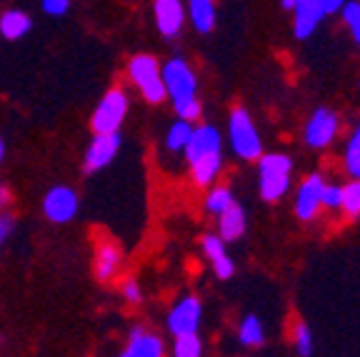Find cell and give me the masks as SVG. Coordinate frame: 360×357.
<instances>
[{
	"instance_id": "1",
	"label": "cell",
	"mask_w": 360,
	"mask_h": 357,
	"mask_svg": "<svg viewBox=\"0 0 360 357\" xmlns=\"http://www.w3.org/2000/svg\"><path fill=\"white\" fill-rule=\"evenodd\" d=\"M163 67L165 95L173 103V110L183 120L198 123L202 117V103L198 95V75L193 73L191 63L186 58H170Z\"/></svg>"
},
{
	"instance_id": "2",
	"label": "cell",
	"mask_w": 360,
	"mask_h": 357,
	"mask_svg": "<svg viewBox=\"0 0 360 357\" xmlns=\"http://www.w3.org/2000/svg\"><path fill=\"white\" fill-rule=\"evenodd\" d=\"M163 63L158 60L150 53H138L128 60L125 65V75H128L130 85L138 90L143 100L148 105H160L165 103V83H163Z\"/></svg>"
},
{
	"instance_id": "3",
	"label": "cell",
	"mask_w": 360,
	"mask_h": 357,
	"mask_svg": "<svg viewBox=\"0 0 360 357\" xmlns=\"http://www.w3.org/2000/svg\"><path fill=\"white\" fill-rule=\"evenodd\" d=\"M258 188L265 202H278L290 188L292 160L283 152H265L258 160Z\"/></svg>"
},
{
	"instance_id": "4",
	"label": "cell",
	"mask_w": 360,
	"mask_h": 357,
	"mask_svg": "<svg viewBox=\"0 0 360 357\" xmlns=\"http://www.w3.org/2000/svg\"><path fill=\"white\" fill-rule=\"evenodd\" d=\"M130 112V95L123 85H112L103 93L98 105L90 112L93 133H120L125 117Z\"/></svg>"
},
{
	"instance_id": "5",
	"label": "cell",
	"mask_w": 360,
	"mask_h": 357,
	"mask_svg": "<svg viewBox=\"0 0 360 357\" xmlns=\"http://www.w3.org/2000/svg\"><path fill=\"white\" fill-rule=\"evenodd\" d=\"M228 140L231 148L240 160L255 162L263 155V140L255 128L253 117L245 108H233L231 117H228Z\"/></svg>"
},
{
	"instance_id": "6",
	"label": "cell",
	"mask_w": 360,
	"mask_h": 357,
	"mask_svg": "<svg viewBox=\"0 0 360 357\" xmlns=\"http://www.w3.org/2000/svg\"><path fill=\"white\" fill-rule=\"evenodd\" d=\"M93 275L98 283L108 285L112 280H118L125 268V250L115 238L108 233H101L93 242Z\"/></svg>"
},
{
	"instance_id": "7",
	"label": "cell",
	"mask_w": 360,
	"mask_h": 357,
	"mask_svg": "<svg viewBox=\"0 0 360 357\" xmlns=\"http://www.w3.org/2000/svg\"><path fill=\"white\" fill-rule=\"evenodd\" d=\"M40 207H43V215H45V220H48V223H53V225L73 223V220L78 218V212H80L78 190L70 188V185H63V183L53 185V188L43 195Z\"/></svg>"
},
{
	"instance_id": "8",
	"label": "cell",
	"mask_w": 360,
	"mask_h": 357,
	"mask_svg": "<svg viewBox=\"0 0 360 357\" xmlns=\"http://www.w3.org/2000/svg\"><path fill=\"white\" fill-rule=\"evenodd\" d=\"M123 148L120 133H93L88 148L83 152V175H96L110 168Z\"/></svg>"
},
{
	"instance_id": "9",
	"label": "cell",
	"mask_w": 360,
	"mask_h": 357,
	"mask_svg": "<svg viewBox=\"0 0 360 357\" xmlns=\"http://www.w3.org/2000/svg\"><path fill=\"white\" fill-rule=\"evenodd\" d=\"M338 130H340V120L333 110L328 108H318V110L310 115V120L305 123L303 140L305 145L315 148V150H323V148L333 145V140L338 138Z\"/></svg>"
},
{
	"instance_id": "10",
	"label": "cell",
	"mask_w": 360,
	"mask_h": 357,
	"mask_svg": "<svg viewBox=\"0 0 360 357\" xmlns=\"http://www.w3.org/2000/svg\"><path fill=\"white\" fill-rule=\"evenodd\" d=\"M200 320H202V302L195 295H186L170 307L168 318H165V327H168L170 335L198 332Z\"/></svg>"
},
{
	"instance_id": "11",
	"label": "cell",
	"mask_w": 360,
	"mask_h": 357,
	"mask_svg": "<svg viewBox=\"0 0 360 357\" xmlns=\"http://www.w3.org/2000/svg\"><path fill=\"white\" fill-rule=\"evenodd\" d=\"M153 18L158 33L175 40L186 28V3L183 0H153Z\"/></svg>"
},
{
	"instance_id": "12",
	"label": "cell",
	"mask_w": 360,
	"mask_h": 357,
	"mask_svg": "<svg viewBox=\"0 0 360 357\" xmlns=\"http://www.w3.org/2000/svg\"><path fill=\"white\" fill-rule=\"evenodd\" d=\"M123 357H163L165 355V342L158 335L155 330L146 327V325H135L130 327L125 345L120 350Z\"/></svg>"
},
{
	"instance_id": "13",
	"label": "cell",
	"mask_w": 360,
	"mask_h": 357,
	"mask_svg": "<svg viewBox=\"0 0 360 357\" xmlns=\"http://www.w3.org/2000/svg\"><path fill=\"white\" fill-rule=\"evenodd\" d=\"M323 183H326V180H323V175H318V173L308 175V178L300 183L298 195H295V215H298V220L310 223V220H315V215L321 212Z\"/></svg>"
},
{
	"instance_id": "14",
	"label": "cell",
	"mask_w": 360,
	"mask_h": 357,
	"mask_svg": "<svg viewBox=\"0 0 360 357\" xmlns=\"http://www.w3.org/2000/svg\"><path fill=\"white\" fill-rule=\"evenodd\" d=\"M292 15H295V22H292V33L298 40H305L315 33V28L321 25V20L326 18L321 3L318 0H298L292 6Z\"/></svg>"
},
{
	"instance_id": "15",
	"label": "cell",
	"mask_w": 360,
	"mask_h": 357,
	"mask_svg": "<svg viewBox=\"0 0 360 357\" xmlns=\"http://www.w3.org/2000/svg\"><path fill=\"white\" fill-rule=\"evenodd\" d=\"M218 218V238L228 245V242H236L240 240L243 235H245V228H248V215L243 210V205H238L236 200L231 205L225 207Z\"/></svg>"
},
{
	"instance_id": "16",
	"label": "cell",
	"mask_w": 360,
	"mask_h": 357,
	"mask_svg": "<svg viewBox=\"0 0 360 357\" xmlns=\"http://www.w3.org/2000/svg\"><path fill=\"white\" fill-rule=\"evenodd\" d=\"M188 173H191V180L195 188H210L220 178V173H223V150L188 162Z\"/></svg>"
},
{
	"instance_id": "17",
	"label": "cell",
	"mask_w": 360,
	"mask_h": 357,
	"mask_svg": "<svg viewBox=\"0 0 360 357\" xmlns=\"http://www.w3.org/2000/svg\"><path fill=\"white\" fill-rule=\"evenodd\" d=\"M200 247L205 252V257L210 260V265H213V273L220 280H231L233 273H236V265H233L231 255L225 250V242L220 240L218 235H202Z\"/></svg>"
},
{
	"instance_id": "18",
	"label": "cell",
	"mask_w": 360,
	"mask_h": 357,
	"mask_svg": "<svg viewBox=\"0 0 360 357\" xmlns=\"http://www.w3.org/2000/svg\"><path fill=\"white\" fill-rule=\"evenodd\" d=\"M30 30H33L30 13L20 11V8H8V11L0 13V38L15 43V40L25 38Z\"/></svg>"
},
{
	"instance_id": "19",
	"label": "cell",
	"mask_w": 360,
	"mask_h": 357,
	"mask_svg": "<svg viewBox=\"0 0 360 357\" xmlns=\"http://www.w3.org/2000/svg\"><path fill=\"white\" fill-rule=\"evenodd\" d=\"M188 18L198 33H210L215 28V0H188Z\"/></svg>"
},
{
	"instance_id": "20",
	"label": "cell",
	"mask_w": 360,
	"mask_h": 357,
	"mask_svg": "<svg viewBox=\"0 0 360 357\" xmlns=\"http://www.w3.org/2000/svg\"><path fill=\"white\" fill-rule=\"evenodd\" d=\"M193 125L191 120H183V117H178L173 125H170L168 130H165V138H163V145L168 152H173V155H183V150H186L188 140H191V133H193Z\"/></svg>"
},
{
	"instance_id": "21",
	"label": "cell",
	"mask_w": 360,
	"mask_h": 357,
	"mask_svg": "<svg viewBox=\"0 0 360 357\" xmlns=\"http://www.w3.org/2000/svg\"><path fill=\"white\" fill-rule=\"evenodd\" d=\"M238 342L243 347H260L265 342V330L255 315L243 318L240 327H238Z\"/></svg>"
},
{
	"instance_id": "22",
	"label": "cell",
	"mask_w": 360,
	"mask_h": 357,
	"mask_svg": "<svg viewBox=\"0 0 360 357\" xmlns=\"http://www.w3.org/2000/svg\"><path fill=\"white\" fill-rule=\"evenodd\" d=\"M233 202V190L225 188V185H210L208 193H205V202H202V207H205V212H210V215H220V212L225 210V207Z\"/></svg>"
},
{
	"instance_id": "23",
	"label": "cell",
	"mask_w": 360,
	"mask_h": 357,
	"mask_svg": "<svg viewBox=\"0 0 360 357\" xmlns=\"http://www.w3.org/2000/svg\"><path fill=\"white\" fill-rule=\"evenodd\" d=\"M173 352L175 357H200L202 355V340L198 332H183L173 335Z\"/></svg>"
},
{
	"instance_id": "24",
	"label": "cell",
	"mask_w": 360,
	"mask_h": 357,
	"mask_svg": "<svg viewBox=\"0 0 360 357\" xmlns=\"http://www.w3.org/2000/svg\"><path fill=\"white\" fill-rule=\"evenodd\" d=\"M345 170L350 178H360V125L345 145Z\"/></svg>"
},
{
	"instance_id": "25",
	"label": "cell",
	"mask_w": 360,
	"mask_h": 357,
	"mask_svg": "<svg viewBox=\"0 0 360 357\" xmlns=\"http://www.w3.org/2000/svg\"><path fill=\"white\" fill-rule=\"evenodd\" d=\"M340 210H345V215L358 218L360 215V178H353V183H348L343 188V205Z\"/></svg>"
},
{
	"instance_id": "26",
	"label": "cell",
	"mask_w": 360,
	"mask_h": 357,
	"mask_svg": "<svg viewBox=\"0 0 360 357\" xmlns=\"http://www.w3.org/2000/svg\"><path fill=\"white\" fill-rule=\"evenodd\" d=\"M340 13H343V20L348 25L350 35H353V40L360 45V0H353V3L345 0V6L340 8Z\"/></svg>"
},
{
	"instance_id": "27",
	"label": "cell",
	"mask_w": 360,
	"mask_h": 357,
	"mask_svg": "<svg viewBox=\"0 0 360 357\" xmlns=\"http://www.w3.org/2000/svg\"><path fill=\"white\" fill-rule=\"evenodd\" d=\"M120 297H123L128 305H141L146 292H143V285L135 278H120Z\"/></svg>"
},
{
	"instance_id": "28",
	"label": "cell",
	"mask_w": 360,
	"mask_h": 357,
	"mask_svg": "<svg viewBox=\"0 0 360 357\" xmlns=\"http://www.w3.org/2000/svg\"><path fill=\"white\" fill-rule=\"evenodd\" d=\"M321 202L328 207V210H340V205H343V185L323 183V190H321Z\"/></svg>"
},
{
	"instance_id": "29",
	"label": "cell",
	"mask_w": 360,
	"mask_h": 357,
	"mask_svg": "<svg viewBox=\"0 0 360 357\" xmlns=\"http://www.w3.org/2000/svg\"><path fill=\"white\" fill-rule=\"evenodd\" d=\"M292 340H295V347H298L300 355H310L313 352V335H310V327L305 323H295Z\"/></svg>"
},
{
	"instance_id": "30",
	"label": "cell",
	"mask_w": 360,
	"mask_h": 357,
	"mask_svg": "<svg viewBox=\"0 0 360 357\" xmlns=\"http://www.w3.org/2000/svg\"><path fill=\"white\" fill-rule=\"evenodd\" d=\"M40 8H43L45 15L51 18H63L70 13L73 8V0H40Z\"/></svg>"
},
{
	"instance_id": "31",
	"label": "cell",
	"mask_w": 360,
	"mask_h": 357,
	"mask_svg": "<svg viewBox=\"0 0 360 357\" xmlns=\"http://www.w3.org/2000/svg\"><path fill=\"white\" fill-rule=\"evenodd\" d=\"M15 215H13L11 210H0V247L8 245V240L13 238V233H15Z\"/></svg>"
},
{
	"instance_id": "32",
	"label": "cell",
	"mask_w": 360,
	"mask_h": 357,
	"mask_svg": "<svg viewBox=\"0 0 360 357\" xmlns=\"http://www.w3.org/2000/svg\"><path fill=\"white\" fill-rule=\"evenodd\" d=\"M13 200H15V195H13L11 185L0 183V210H8L13 205Z\"/></svg>"
},
{
	"instance_id": "33",
	"label": "cell",
	"mask_w": 360,
	"mask_h": 357,
	"mask_svg": "<svg viewBox=\"0 0 360 357\" xmlns=\"http://www.w3.org/2000/svg\"><path fill=\"white\" fill-rule=\"evenodd\" d=\"M323 8V13L326 15H333V13H340V8L345 6V0H318Z\"/></svg>"
},
{
	"instance_id": "34",
	"label": "cell",
	"mask_w": 360,
	"mask_h": 357,
	"mask_svg": "<svg viewBox=\"0 0 360 357\" xmlns=\"http://www.w3.org/2000/svg\"><path fill=\"white\" fill-rule=\"evenodd\" d=\"M298 0H281V6H283V11H292V6H295Z\"/></svg>"
},
{
	"instance_id": "35",
	"label": "cell",
	"mask_w": 360,
	"mask_h": 357,
	"mask_svg": "<svg viewBox=\"0 0 360 357\" xmlns=\"http://www.w3.org/2000/svg\"><path fill=\"white\" fill-rule=\"evenodd\" d=\"M6 152H8V148H6V140L0 138V162L6 160Z\"/></svg>"
}]
</instances>
